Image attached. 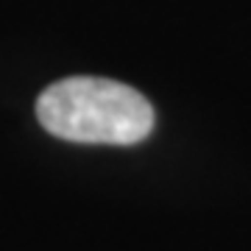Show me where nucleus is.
Masks as SVG:
<instances>
[{"mask_svg": "<svg viewBox=\"0 0 251 251\" xmlns=\"http://www.w3.org/2000/svg\"><path fill=\"white\" fill-rule=\"evenodd\" d=\"M48 134L87 145H134L151 134L153 106L128 84L98 75H70L36 98Z\"/></svg>", "mask_w": 251, "mask_h": 251, "instance_id": "1", "label": "nucleus"}]
</instances>
